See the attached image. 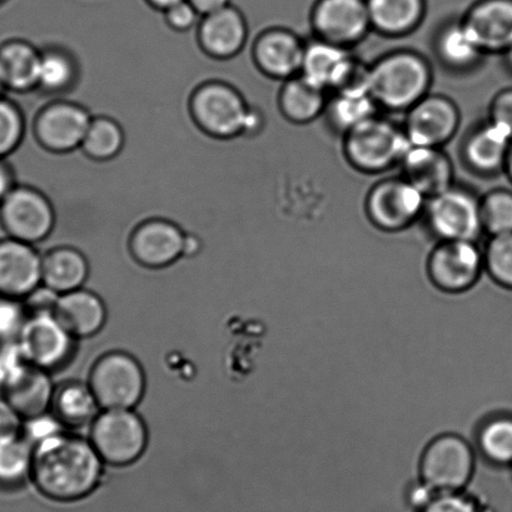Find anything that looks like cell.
<instances>
[{
	"instance_id": "obj_1",
	"label": "cell",
	"mask_w": 512,
	"mask_h": 512,
	"mask_svg": "<svg viewBox=\"0 0 512 512\" xmlns=\"http://www.w3.org/2000/svg\"><path fill=\"white\" fill-rule=\"evenodd\" d=\"M103 471L92 442L66 431L34 449L31 480L48 499L74 502L97 489Z\"/></svg>"
},
{
	"instance_id": "obj_2",
	"label": "cell",
	"mask_w": 512,
	"mask_h": 512,
	"mask_svg": "<svg viewBox=\"0 0 512 512\" xmlns=\"http://www.w3.org/2000/svg\"><path fill=\"white\" fill-rule=\"evenodd\" d=\"M430 82L429 66L415 53H392L371 67V96L394 111L410 109L421 101Z\"/></svg>"
},
{
	"instance_id": "obj_3",
	"label": "cell",
	"mask_w": 512,
	"mask_h": 512,
	"mask_svg": "<svg viewBox=\"0 0 512 512\" xmlns=\"http://www.w3.org/2000/svg\"><path fill=\"white\" fill-rule=\"evenodd\" d=\"M89 441L104 464L129 466L146 451L148 430L134 410H102L92 422Z\"/></svg>"
},
{
	"instance_id": "obj_4",
	"label": "cell",
	"mask_w": 512,
	"mask_h": 512,
	"mask_svg": "<svg viewBox=\"0 0 512 512\" xmlns=\"http://www.w3.org/2000/svg\"><path fill=\"white\" fill-rule=\"evenodd\" d=\"M88 384L102 410H134L146 392V375L132 355L113 351L94 364Z\"/></svg>"
},
{
	"instance_id": "obj_5",
	"label": "cell",
	"mask_w": 512,
	"mask_h": 512,
	"mask_svg": "<svg viewBox=\"0 0 512 512\" xmlns=\"http://www.w3.org/2000/svg\"><path fill=\"white\" fill-rule=\"evenodd\" d=\"M411 146L405 131L376 117L346 133L347 158L364 172H380L401 162Z\"/></svg>"
},
{
	"instance_id": "obj_6",
	"label": "cell",
	"mask_w": 512,
	"mask_h": 512,
	"mask_svg": "<svg viewBox=\"0 0 512 512\" xmlns=\"http://www.w3.org/2000/svg\"><path fill=\"white\" fill-rule=\"evenodd\" d=\"M475 470V455L460 436L437 437L422 455L421 482L436 494L459 492L469 484Z\"/></svg>"
},
{
	"instance_id": "obj_7",
	"label": "cell",
	"mask_w": 512,
	"mask_h": 512,
	"mask_svg": "<svg viewBox=\"0 0 512 512\" xmlns=\"http://www.w3.org/2000/svg\"><path fill=\"white\" fill-rule=\"evenodd\" d=\"M56 213L41 191L16 186L0 203V226L8 237L31 243L42 242L51 235Z\"/></svg>"
},
{
	"instance_id": "obj_8",
	"label": "cell",
	"mask_w": 512,
	"mask_h": 512,
	"mask_svg": "<svg viewBox=\"0 0 512 512\" xmlns=\"http://www.w3.org/2000/svg\"><path fill=\"white\" fill-rule=\"evenodd\" d=\"M192 114L203 131L218 138L246 133L252 109L241 94L225 84H207L198 89L191 102Z\"/></svg>"
},
{
	"instance_id": "obj_9",
	"label": "cell",
	"mask_w": 512,
	"mask_h": 512,
	"mask_svg": "<svg viewBox=\"0 0 512 512\" xmlns=\"http://www.w3.org/2000/svg\"><path fill=\"white\" fill-rule=\"evenodd\" d=\"M427 220L441 241L474 242L484 230L481 202L460 188L451 187L431 198Z\"/></svg>"
},
{
	"instance_id": "obj_10",
	"label": "cell",
	"mask_w": 512,
	"mask_h": 512,
	"mask_svg": "<svg viewBox=\"0 0 512 512\" xmlns=\"http://www.w3.org/2000/svg\"><path fill=\"white\" fill-rule=\"evenodd\" d=\"M76 340L54 315L29 316L18 338L28 364L48 372L71 360Z\"/></svg>"
},
{
	"instance_id": "obj_11",
	"label": "cell",
	"mask_w": 512,
	"mask_h": 512,
	"mask_svg": "<svg viewBox=\"0 0 512 512\" xmlns=\"http://www.w3.org/2000/svg\"><path fill=\"white\" fill-rule=\"evenodd\" d=\"M484 265V255L474 242L441 241L431 253L429 275L440 290L459 293L475 285Z\"/></svg>"
},
{
	"instance_id": "obj_12",
	"label": "cell",
	"mask_w": 512,
	"mask_h": 512,
	"mask_svg": "<svg viewBox=\"0 0 512 512\" xmlns=\"http://www.w3.org/2000/svg\"><path fill=\"white\" fill-rule=\"evenodd\" d=\"M311 22L320 39L342 47L360 42L372 28L366 0H317Z\"/></svg>"
},
{
	"instance_id": "obj_13",
	"label": "cell",
	"mask_w": 512,
	"mask_h": 512,
	"mask_svg": "<svg viewBox=\"0 0 512 512\" xmlns=\"http://www.w3.org/2000/svg\"><path fill=\"white\" fill-rule=\"evenodd\" d=\"M425 198L405 178L387 180L372 188L367 212L371 221L382 230L399 231L420 216Z\"/></svg>"
},
{
	"instance_id": "obj_14",
	"label": "cell",
	"mask_w": 512,
	"mask_h": 512,
	"mask_svg": "<svg viewBox=\"0 0 512 512\" xmlns=\"http://www.w3.org/2000/svg\"><path fill=\"white\" fill-rule=\"evenodd\" d=\"M459 111L449 98L425 96L409 109L405 133L412 146L439 148L459 127Z\"/></svg>"
},
{
	"instance_id": "obj_15",
	"label": "cell",
	"mask_w": 512,
	"mask_h": 512,
	"mask_svg": "<svg viewBox=\"0 0 512 512\" xmlns=\"http://www.w3.org/2000/svg\"><path fill=\"white\" fill-rule=\"evenodd\" d=\"M42 260L31 243L0 240V296L24 300L41 286Z\"/></svg>"
},
{
	"instance_id": "obj_16",
	"label": "cell",
	"mask_w": 512,
	"mask_h": 512,
	"mask_svg": "<svg viewBox=\"0 0 512 512\" xmlns=\"http://www.w3.org/2000/svg\"><path fill=\"white\" fill-rule=\"evenodd\" d=\"M89 113L76 104L58 103L39 114L34 133L42 147L54 152L77 151L91 126Z\"/></svg>"
},
{
	"instance_id": "obj_17",
	"label": "cell",
	"mask_w": 512,
	"mask_h": 512,
	"mask_svg": "<svg viewBox=\"0 0 512 512\" xmlns=\"http://www.w3.org/2000/svg\"><path fill=\"white\" fill-rule=\"evenodd\" d=\"M185 233L175 223L164 220L144 222L133 232L129 252L143 267L164 268L183 257Z\"/></svg>"
},
{
	"instance_id": "obj_18",
	"label": "cell",
	"mask_w": 512,
	"mask_h": 512,
	"mask_svg": "<svg viewBox=\"0 0 512 512\" xmlns=\"http://www.w3.org/2000/svg\"><path fill=\"white\" fill-rule=\"evenodd\" d=\"M462 23L482 52H506L512 46V0H479Z\"/></svg>"
},
{
	"instance_id": "obj_19",
	"label": "cell",
	"mask_w": 512,
	"mask_h": 512,
	"mask_svg": "<svg viewBox=\"0 0 512 512\" xmlns=\"http://www.w3.org/2000/svg\"><path fill=\"white\" fill-rule=\"evenodd\" d=\"M400 163L405 180L426 198L452 187L451 162L439 148L411 146Z\"/></svg>"
},
{
	"instance_id": "obj_20",
	"label": "cell",
	"mask_w": 512,
	"mask_h": 512,
	"mask_svg": "<svg viewBox=\"0 0 512 512\" xmlns=\"http://www.w3.org/2000/svg\"><path fill=\"white\" fill-rule=\"evenodd\" d=\"M303 53L305 46L300 38L283 29H273L258 39L253 56L262 72L287 81L301 72Z\"/></svg>"
},
{
	"instance_id": "obj_21",
	"label": "cell",
	"mask_w": 512,
	"mask_h": 512,
	"mask_svg": "<svg viewBox=\"0 0 512 512\" xmlns=\"http://www.w3.org/2000/svg\"><path fill=\"white\" fill-rule=\"evenodd\" d=\"M54 316L73 337L88 338L106 325L107 308L96 293L79 288L59 297Z\"/></svg>"
},
{
	"instance_id": "obj_22",
	"label": "cell",
	"mask_w": 512,
	"mask_h": 512,
	"mask_svg": "<svg viewBox=\"0 0 512 512\" xmlns=\"http://www.w3.org/2000/svg\"><path fill=\"white\" fill-rule=\"evenodd\" d=\"M247 39L245 18L237 9L226 7L208 14L200 27V42L217 58H230L242 51Z\"/></svg>"
},
{
	"instance_id": "obj_23",
	"label": "cell",
	"mask_w": 512,
	"mask_h": 512,
	"mask_svg": "<svg viewBox=\"0 0 512 512\" xmlns=\"http://www.w3.org/2000/svg\"><path fill=\"white\" fill-rule=\"evenodd\" d=\"M42 53L31 43L8 39L0 43V79L7 91L24 93L38 86Z\"/></svg>"
},
{
	"instance_id": "obj_24",
	"label": "cell",
	"mask_w": 512,
	"mask_h": 512,
	"mask_svg": "<svg viewBox=\"0 0 512 512\" xmlns=\"http://www.w3.org/2000/svg\"><path fill=\"white\" fill-rule=\"evenodd\" d=\"M56 387L46 370L28 365L16 380L3 390L9 404L16 409L24 420L51 411Z\"/></svg>"
},
{
	"instance_id": "obj_25",
	"label": "cell",
	"mask_w": 512,
	"mask_h": 512,
	"mask_svg": "<svg viewBox=\"0 0 512 512\" xmlns=\"http://www.w3.org/2000/svg\"><path fill=\"white\" fill-rule=\"evenodd\" d=\"M351 59L345 47L318 39L305 46L300 76L325 91L333 89Z\"/></svg>"
},
{
	"instance_id": "obj_26",
	"label": "cell",
	"mask_w": 512,
	"mask_h": 512,
	"mask_svg": "<svg viewBox=\"0 0 512 512\" xmlns=\"http://www.w3.org/2000/svg\"><path fill=\"white\" fill-rule=\"evenodd\" d=\"M101 411L88 382H66L54 390L51 412L66 429L92 425Z\"/></svg>"
},
{
	"instance_id": "obj_27",
	"label": "cell",
	"mask_w": 512,
	"mask_h": 512,
	"mask_svg": "<svg viewBox=\"0 0 512 512\" xmlns=\"http://www.w3.org/2000/svg\"><path fill=\"white\" fill-rule=\"evenodd\" d=\"M89 275L87 258L72 247L49 251L42 260V285L64 295L83 288Z\"/></svg>"
},
{
	"instance_id": "obj_28",
	"label": "cell",
	"mask_w": 512,
	"mask_h": 512,
	"mask_svg": "<svg viewBox=\"0 0 512 512\" xmlns=\"http://www.w3.org/2000/svg\"><path fill=\"white\" fill-rule=\"evenodd\" d=\"M371 26L387 36H402L419 27L427 14L426 0H366Z\"/></svg>"
},
{
	"instance_id": "obj_29",
	"label": "cell",
	"mask_w": 512,
	"mask_h": 512,
	"mask_svg": "<svg viewBox=\"0 0 512 512\" xmlns=\"http://www.w3.org/2000/svg\"><path fill=\"white\" fill-rule=\"evenodd\" d=\"M512 138L491 122L477 129L467 139L466 161L474 171L494 173L505 166Z\"/></svg>"
},
{
	"instance_id": "obj_30",
	"label": "cell",
	"mask_w": 512,
	"mask_h": 512,
	"mask_svg": "<svg viewBox=\"0 0 512 512\" xmlns=\"http://www.w3.org/2000/svg\"><path fill=\"white\" fill-rule=\"evenodd\" d=\"M281 111L290 121L307 123L325 109V89L302 76L287 79L280 96Z\"/></svg>"
},
{
	"instance_id": "obj_31",
	"label": "cell",
	"mask_w": 512,
	"mask_h": 512,
	"mask_svg": "<svg viewBox=\"0 0 512 512\" xmlns=\"http://www.w3.org/2000/svg\"><path fill=\"white\" fill-rule=\"evenodd\" d=\"M33 454L22 435L0 440V487L13 489L31 479Z\"/></svg>"
},
{
	"instance_id": "obj_32",
	"label": "cell",
	"mask_w": 512,
	"mask_h": 512,
	"mask_svg": "<svg viewBox=\"0 0 512 512\" xmlns=\"http://www.w3.org/2000/svg\"><path fill=\"white\" fill-rule=\"evenodd\" d=\"M437 52L442 62L459 69L471 67L482 53L479 44L462 21L444 28L437 41Z\"/></svg>"
},
{
	"instance_id": "obj_33",
	"label": "cell",
	"mask_w": 512,
	"mask_h": 512,
	"mask_svg": "<svg viewBox=\"0 0 512 512\" xmlns=\"http://www.w3.org/2000/svg\"><path fill=\"white\" fill-rule=\"evenodd\" d=\"M123 146L124 133L121 127L106 117L93 119L82 143L83 151L96 161H109L122 151Z\"/></svg>"
},
{
	"instance_id": "obj_34",
	"label": "cell",
	"mask_w": 512,
	"mask_h": 512,
	"mask_svg": "<svg viewBox=\"0 0 512 512\" xmlns=\"http://www.w3.org/2000/svg\"><path fill=\"white\" fill-rule=\"evenodd\" d=\"M376 106L377 102L371 94H364V96L337 94L331 102L328 113L332 123L347 133L376 117Z\"/></svg>"
},
{
	"instance_id": "obj_35",
	"label": "cell",
	"mask_w": 512,
	"mask_h": 512,
	"mask_svg": "<svg viewBox=\"0 0 512 512\" xmlns=\"http://www.w3.org/2000/svg\"><path fill=\"white\" fill-rule=\"evenodd\" d=\"M482 454L497 465H512V417H497L482 427Z\"/></svg>"
},
{
	"instance_id": "obj_36",
	"label": "cell",
	"mask_w": 512,
	"mask_h": 512,
	"mask_svg": "<svg viewBox=\"0 0 512 512\" xmlns=\"http://www.w3.org/2000/svg\"><path fill=\"white\" fill-rule=\"evenodd\" d=\"M26 136V119L16 103L0 94V158L16 152Z\"/></svg>"
},
{
	"instance_id": "obj_37",
	"label": "cell",
	"mask_w": 512,
	"mask_h": 512,
	"mask_svg": "<svg viewBox=\"0 0 512 512\" xmlns=\"http://www.w3.org/2000/svg\"><path fill=\"white\" fill-rule=\"evenodd\" d=\"M481 220L484 230L492 236L512 233V193L494 191L481 201Z\"/></svg>"
},
{
	"instance_id": "obj_38",
	"label": "cell",
	"mask_w": 512,
	"mask_h": 512,
	"mask_svg": "<svg viewBox=\"0 0 512 512\" xmlns=\"http://www.w3.org/2000/svg\"><path fill=\"white\" fill-rule=\"evenodd\" d=\"M484 263L497 283L512 288V233L492 236L486 247Z\"/></svg>"
},
{
	"instance_id": "obj_39",
	"label": "cell",
	"mask_w": 512,
	"mask_h": 512,
	"mask_svg": "<svg viewBox=\"0 0 512 512\" xmlns=\"http://www.w3.org/2000/svg\"><path fill=\"white\" fill-rule=\"evenodd\" d=\"M74 76L71 61L58 52L42 53L39 66L38 86L46 91H61L66 88Z\"/></svg>"
},
{
	"instance_id": "obj_40",
	"label": "cell",
	"mask_w": 512,
	"mask_h": 512,
	"mask_svg": "<svg viewBox=\"0 0 512 512\" xmlns=\"http://www.w3.org/2000/svg\"><path fill=\"white\" fill-rule=\"evenodd\" d=\"M28 317L23 300L0 296V344L18 341Z\"/></svg>"
},
{
	"instance_id": "obj_41",
	"label": "cell",
	"mask_w": 512,
	"mask_h": 512,
	"mask_svg": "<svg viewBox=\"0 0 512 512\" xmlns=\"http://www.w3.org/2000/svg\"><path fill=\"white\" fill-rule=\"evenodd\" d=\"M66 431L67 429L62 425V422L49 411L46 414L24 420L21 435L34 450L43 442L51 440Z\"/></svg>"
},
{
	"instance_id": "obj_42",
	"label": "cell",
	"mask_w": 512,
	"mask_h": 512,
	"mask_svg": "<svg viewBox=\"0 0 512 512\" xmlns=\"http://www.w3.org/2000/svg\"><path fill=\"white\" fill-rule=\"evenodd\" d=\"M333 89L344 96L371 94V68L352 58Z\"/></svg>"
},
{
	"instance_id": "obj_43",
	"label": "cell",
	"mask_w": 512,
	"mask_h": 512,
	"mask_svg": "<svg viewBox=\"0 0 512 512\" xmlns=\"http://www.w3.org/2000/svg\"><path fill=\"white\" fill-rule=\"evenodd\" d=\"M26 356L18 341L0 344V390L11 385L28 366Z\"/></svg>"
},
{
	"instance_id": "obj_44",
	"label": "cell",
	"mask_w": 512,
	"mask_h": 512,
	"mask_svg": "<svg viewBox=\"0 0 512 512\" xmlns=\"http://www.w3.org/2000/svg\"><path fill=\"white\" fill-rule=\"evenodd\" d=\"M420 512H486L482 506L464 492H444L435 495Z\"/></svg>"
},
{
	"instance_id": "obj_45",
	"label": "cell",
	"mask_w": 512,
	"mask_h": 512,
	"mask_svg": "<svg viewBox=\"0 0 512 512\" xmlns=\"http://www.w3.org/2000/svg\"><path fill=\"white\" fill-rule=\"evenodd\" d=\"M59 297L61 295L52 288L41 285L29 293L23 303L29 316L54 315Z\"/></svg>"
},
{
	"instance_id": "obj_46",
	"label": "cell",
	"mask_w": 512,
	"mask_h": 512,
	"mask_svg": "<svg viewBox=\"0 0 512 512\" xmlns=\"http://www.w3.org/2000/svg\"><path fill=\"white\" fill-rule=\"evenodd\" d=\"M512 138V89L497 94L491 104V121Z\"/></svg>"
},
{
	"instance_id": "obj_47",
	"label": "cell",
	"mask_w": 512,
	"mask_h": 512,
	"mask_svg": "<svg viewBox=\"0 0 512 512\" xmlns=\"http://www.w3.org/2000/svg\"><path fill=\"white\" fill-rule=\"evenodd\" d=\"M197 17L198 12L187 0H183L166 11V21L169 27L175 31H190L195 27Z\"/></svg>"
},
{
	"instance_id": "obj_48",
	"label": "cell",
	"mask_w": 512,
	"mask_h": 512,
	"mask_svg": "<svg viewBox=\"0 0 512 512\" xmlns=\"http://www.w3.org/2000/svg\"><path fill=\"white\" fill-rule=\"evenodd\" d=\"M24 419L6 397H0V440L21 435Z\"/></svg>"
},
{
	"instance_id": "obj_49",
	"label": "cell",
	"mask_w": 512,
	"mask_h": 512,
	"mask_svg": "<svg viewBox=\"0 0 512 512\" xmlns=\"http://www.w3.org/2000/svg\"><path fill=\"white\" fill-rule=\"evenodd\" d=\"M16 173L7 159L0 158V203L16 187Z\"/></svg>"
},
{
	"instance_id": "obj_50",
	"label": "cell",
	"mask_w": 512,
	"mask_h": 512,
	"mask_svg": "<svg viewBox=\"0 0 512 512\" xmlns=\"http://www.w3.org/2000/svg\"><path fill=\"white\" fill-rule=\"evenodd\" d=\"M188 2L192 4L198 14H203L205 17L228 6V0H188Z\"/></svg>"
},
{
	"instance_id": "obj_51",
	"label": "cell",
	"mask_w": 512,
	"mask_h": 512,
	"mask_svg": "<svg viewBox=\"0 0 512 512\" xmlns=\"http://www.w3.org/2000/svg\"><path fill=\"white\" fill-rule=\"evenodd\" d=\"M201 242L196 236H186L185 246H183V256L192 257L200 252Z\"/></svg>"
},
{
	"instance_id": "obj_52",
	"label": "cell",
	"mask_w": 512,
	"mask_h": 512,
	"mask_svg": "<svg viewBox=\"0 0 512 512\" xmlns=\"http://www.w3.org/2000/svg\"><path fill=\"white\" fill-rule=\"evenodd\" d=\"M154 7L164 9L167 11L168 8L176 6V4L183 2V0H149Z\"/></svg>"
},
{
	"instance_id": "obj_53",
	"label": "cell",
	"mask_w": 512,
	"mask_h": 512,
	"mask_svg": "<svg viewBox=\"0 0 512 512\" xmlns=\"http://www.w3.org/2000/svg\"><path fill=\"white\" fill-rule=\"evenodd\" d=\"M505 166L507 168V171H509V175L512 180V143H511V147H510V151H509V156H507V159H506Z\"/></svg>"
},
{
	"instance_id": "obj_54",
	"label": "cell",
	"mask_w": 512,
	"mask_h": 512,
	"mask_svg": "<svg viewBox=\"0 0 512 512\" xmlns=\"http://www.w3.org/2000/svg\"><path fill=\"white\" fill-rule=\"evenodd\" d=\"M506 53H507V61H509V63L511 64V67H512V46L509 49H507Z\"/></svg>"
},
{
	"instance_id": "obj_55",
	"label": "cell",
	"mask_w": 512,
	"mask_h": 512,
	"mask_svg": "<svg viewBox=\"0 0 512 512\" xmlns=\"http://www.w3.org/2000/svg\"><path fill=\"white\" fill-rule=\"evenodd\" d=\"M3 91H4V87H3L2 79H0V94H2Z\"/></svg>"
}]
</instances>
